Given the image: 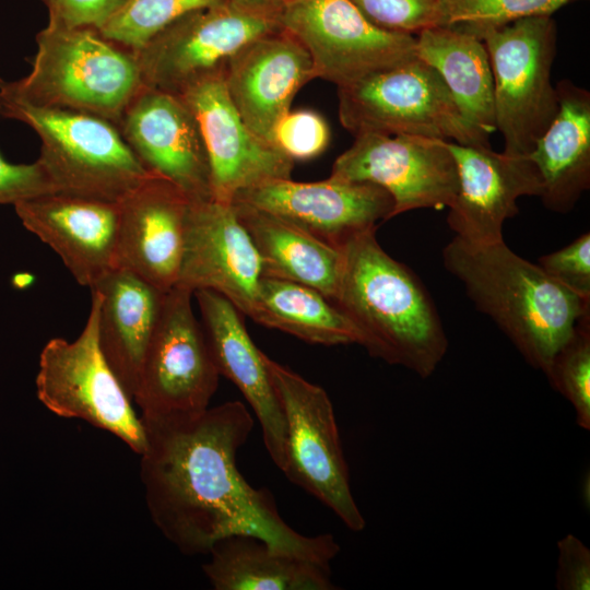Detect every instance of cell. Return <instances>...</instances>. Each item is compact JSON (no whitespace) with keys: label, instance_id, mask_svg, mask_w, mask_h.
I'll return each instance as SVG.
<instances>
[{"label":"cell","instance_id":"6da1fadb","mask_svg":"<svg viewBox=\"0 0 590 590\" xmlns=\"http://www.w3.org/2000/svg\"><path fill=\"white\" fill-rule=\"evenodd\" d=\"M146 447L140 475L150 516L181 553H209L219 540L253 534L281 552L330 564L340 552L331 534L303 535L280 516L268 489L237 469L253 418L240 401L193 417L142 418Z\"/></svg>","mask_w":590,"mask_h":590},{"label":"cell","instance_id":"7a4b0ae2","mask_svg":"<svg viewBox=\"0 0 590 590\" xmlns=\"http://www.w3.org/2000/svg\"><path fill=\"white\" fill-rule=\"evenodd\" d=\"M342 269L333 303L358 329L368 353L429 377L448 340L424 285L379 245L376 229L341 247Z\"/></svg>","mask_w":590,"mask_h":590},{"label":"cell","instance_id":"3957f363","mask_svg":"<svg viewBox=\"0 0 590 590\" xmlns=\"http://www.w3.org/2000/svg\"><path fill=\"white\" fill-rule=\"evenodd\" d=\"M447 271L479 310L508 337L530 366L546 370L590 300L567 290L503 240L470 245L455 237L444 249Z\"/></svg>","mask_w":590,"mask_h":590},{"label":"cell","instance_id":"277c9868","mask_svg":"<svg viewBox=\"0 0 590 590\" xmlns=\"http://www.w3.org/2000/svg\"><path fill=\"white\" fill-rule=\"evenodd\" d=\"M31 72L7 86L37 106L80 111L118 125L144 87L133 51L94 27L47 24L36 35Z\"/></svg>","mask_w":590,"mask_h":590},{"label":"cell","instance_id":"5b68a950","mask_svg":"<svg viewBox=\"0 0 590 590\" xmlns=\"http://www.w3.org/2000/svg\"><path fill=\"white\" fill-rule=\"evenodd\" d=\"M0 116L19 120L40 139L38 162L56 193L119 202L149 173L118 127L97 116L33 105L0 79Z\"/></svg>","mask_w":590,"mask_h":590},{"label":"cell","instance_id":"8992f818","mask_svg":"<svg viewBox=\"0 0 590 590\" xmlns=\"http://www.w3.org/2000/svg\"><path fill=\"white\" fill-rule=\"evenodd\" d=\"M452 26V25H451ZM480 37L494 79L496 130L504 153L529 156L558 111L551 72L556 52L552 16H531L502 25H455Z\"/></svg>","mask_w":590,"mask_h":590},{"label":"cell","instance_id":"52a82bcc","mask_svg":"<svg viewBox=\"0 0 590 590\" xmlns=\"http://www.w3.org/2000/svg\"><path fill=\"white\" fill-rule=\"evenodd\" d=\"M339 118L354 137L411 134L489 145L460 113L439 73L417 56L338 87Z\"/></svg>","mask_w":590,"mask_h":590},{"label":"cell","instance_id":"ba28073f","mask_svg":"<svg viewBox=\"0 0 590 590\" xmlns=\"http://www.w3.org/2000/svg\"><path fill=\"white\" fill-rule=\"evenodd\" d=\"M97 298L73 341L49 340L42 350L36 376L39 401L54 414L78 418L121 439L142 455L146 434L131 399L108 365L98 343Z\"/></svg>","mask_w":590,"mask_h":590},{"label":"cell","instance_id":"9c48e42d","mask_svg":"<svg viewBox=\"0 0 590 590\" xmlns=\"http://www.w3.org/2000/svg\"><path fill=\"white\" fill-rule=\"evenodd\" d=\"M264 362L285 420L281 471L331 509L350 530L362 531L366 522L351 491L349 468L327 392L266 354Z\"/></svg>","mask_w":590,"mask_h":590},{"label":"cell","instance_id":"30bf717a","mask_svg":"<svg viewBox=\"0 0 590 590\" xmlns=\"http://www.w3.org/2000/svg\"><path fill=\"white\" fill-rule=\"evenodd\" d=\"M278 12L222 1L181 15L134 51L144 86L179 95L200 81L224 76L244 45L281 27Z\"/></svg>","mask_w":590,"mask_h":590},{"label":"cell","instance_id":"8fae6325","mask_svg":"<svg viewBox=\"0 0 590 590\" xmlns=\"http://www.w3.org/2000/svg\"><path fill=\"white\" fill-rule=\"evenodd\" d=\"M192 295L179 286L165 294L133 397L142 418L198 416L217 389L220 374L193 314Z\"/></svg>","mask_w":590,"mask_h":590},{"label":"cell","instance_id":"7c38bea8","mask_svg":"<svg viewBox=\"0 0 590 590\" xmlns=\"http://www.w3.org/2000/svg\"><path fill=\"white\" fill-rule=\"evenodd\" d=\"M278 20L308 51L316 78L338 87L416 56L415 35L379 27L350 0H283Z\"/></svg>","mask_w":590,"mask_h":590},{"label":"cell","instance_id":"4fadbf2b","mask_svg":"<svg viewBox=\"0 0 590 590\" xmlns=\"http://www.w3.org/2000/svg\"><path fill=\"white\" fill-rule=\"evenodd\" d=\"M354 138L334 161L330 177L381 187L393 200L392 217L452 203L459 181L448 141L411 134L363 133Z\"/></svg>","mask_w":590,"mask_h":590},{"label":"cell","instance_id":"5bb4252c","mask_svg":"<svg viewBox=\"0 0 590 590\" xmlns=\"http://www.w3.org/2000/svg\"><path fill=\"white\" fill-rule=\"evenodd\" d=\"M117 127L149 173L169 180L191 201L213 199L202 132L179 96L144 86L125 109Z\"/></svg>","mask_w":590,"mask_h":590},{"label":"cell","instance_id":"9a60e30c","mask_svg":"<svg viewBox=\"0 0 590 590\" xmlns=\"http://www.w3.org/2000/svg\"><path fill=\"white\" fill-rule=\"evenodd\" d=\"M233 202L273 213L337 249L392 219L393 210L391 196L381 187L332 177L316 182L269 181L239 192Z\"/></svg>","mask_w":590,"mask_h":590},{"label":"cell","instance_id":"2e32d148","mask_svg":"<svg viewBox=\"0 0 590 590\" xmlns=\"http://www.w3.org/2000/svg\"><path fill=\"white\" fill-rule=\"evenodd\" d=\"M261 278L260 257L233 203L190 201L176 286L214 291L251 317Z\"/></svg>","mask_w":590,"mask_h":590},{"label":"cell","instance_id":"e0dca14e","mask_svg":"<svg viewBox=\"0 0 590 590\" xmlns=\"http://www.w3.org/2000/svg\"><path fill=\"white\" fill-rule=\"evenodd\" d=\"M177 96L199 122L214 200L232 203L244 190L291 178L294 161L245 125L229 101L223 76L200 81Z\"/></svg>","mask_w":590,"mask_h":590},{"label":"cell","instance_id":"ac0fdd59","mask_svg":"<svg viewBox=\"0 0 590 590\" xmlns=\"http://www.w3.org/2000/svg\"><path fill=\"white\" fill-rule=\"evenodd\" d=\"M459 187L447 222L457 238L470 245L503 240V225L518 213L522 196H541L539 172L529 156L497 153L491 145L448 141Z\"/></svg>","mask_w":590,"mask_h":590},{"label":"cell","instance_id":"d6986e66","mask_svg":"<svg viewBox=\"0 0 590 590\" xmlns=\"http://www.w3.org/2000/svg\"><path fill=\"white\" fill-rule=\"evenodd\" d=\"M190 199L169 180L151 175L121 199L116 268L163 292L177 284Z\"/></svg>","mask_w":590,"mask_h":590},{"label":"cell","instance_id":"ffe728a7","mask_svg":"<svg viewBox=\"0 0 590 590\" xmlns=\"http://www.w3.org/2000/svg\"><path fill=\"white\" fill-rule=\"evenodd\" d=\"M312 79L316 74L308 51L282 27L244 45L223 76L229 101L245 125L271 144L275 125Z\"/></svg>","mask_w":590,"mask_h":590},{"label":"cell","instance_id":"44dd1931","mask_svg":"<svg viewBox=\"0 0 590 590\" xmlns=\"http://www.w3.org/2000/svg\"><path fill=\"white\" fill-rule=\"evenodd\" d=\"M14 209L23 226L60 257L80 285L91 290L116 268L118 202L46 193Z\"/></svg>","mask_w":590,"mask_h":590},{"label":"cell","instance_id":"7402d4cb","mask_svg":"<svg viewBox=\"0 0 590 590\" xmlns=\"http://www.w3.org/2000/svg\"><path fill=\"white\" fill-rule=\"evenodd\" d=\"M193 295L216 369L239 389L251 406L261 425L267 451L281 470L285 457V420L264 353L249 337L243 314L227 298L211 290H199Z\"/></svg>","mask_w":590,"mask_h":590},{"label":"cell","instance_id":"603a6c76","mask_svg":"<svg viewBox=\"0 0 590 590\" xmlns=\"http://www.w3.org/2000/svg\"><path fill=\"white\" fill-rule=\"evenodd\" d=\"M91 292L97 298L101 350L133 400L166 292L122 268L109 271Z\"/></svg>","mask_w":590,"mask_h":590},{"label":"cell","instance_id":"cb8c5ba5","mask_svg":"<svg viewBox=\"0 0 590 590\" xmlns=\"http://www.w3.org/2000/svg\"><path fill=\"white\" fill-rule=\"evenodd\" d=\"M555 86L558 111L529 158L541 178L543 204L566 213L590 187V93L569 80Z\"/></svg>","mask_w":590,"mask_h":590},{"label":"cell","instance_id":"d4e9b609","mask_svg":"<svg viewBox=\"0 0 590 590\" xmlns=\"http://www.w3.org/2000/svg\"><path fill=\"white\" fill-rule=\"evenodd\" d=\"M202 569L215 590H332L330 564L284 553L253 534L225 536Z\"/></svg>","mask_w":590,"mask_h":590},{"label":"cell","instance_id":"484cf974","mask_svg":"<svg viewBox=\"0 0 590 590\" xmlns=\"http://www.w3.org/2000/svg\"><path fill=\"white\" fill-rule=\"evenodd\" d=\"M261 260L262 276L312 287L333 302L342 252L288 221L243 202H232Z\"/></svg>","mask_w":590,"mask_h":590},{"label":"cell","instance_id":"4316f807","mask_svg":"<svg viewBox=\"0 0 590 590\" xmlns=\"http://www.w3.org/2000/svg\"><path fill=\"white\" fill-rule=\"evenodd\" d=\"M415 40L416 56L439 73L462 116L491 135L496 130L494 79L483 40L455 25L425 28Z\"/></svg>","mask_w":590,"mask_h":590},{"label":"cell","instance_id":"83f0119b","mask_svg":"<svg viewBox=\"0 0 590 590\" xmlns=\"http://www.w3.org/2000/svg\"><path fill=\"white\" fill-rule=\"evenodd\" d=\"M250 318L309 343L362 342L358 329L331 299L312 287L286 280L261 278Z\"/></svg>","mask_w":590,"mask_h":590},{"label":"cell","instance_id":"f1b7e54d","mask_svg":"<svg viewBox=\"0 0 590 590\" xmlns=\"http://www.w3.org/2000/svg\"><path fill=\"white\" fill-rule=\"evenodd\" d=\"M224 0H126L98 28L108 39L137 51L181 15Z\"/></svg>","mask_w":590,"mask_h":590},{"label":"cell","instance_id":"f546056e","mask_svg":"<svg viewBox=\"0 0 590 590\" xmlns=\"http://www.w3.org/2000/svg\"><path fill=\"white\" fill-rule=\"evenodd\" d=\"M550 385L569 401L576 424L590 429V314L583 316L571 334L553 355L544 371Z\"/></svg>","mask_w":590,"mask_h":590},{"label":"cell","instance_id":"4dcf8cb0","mask_svg":"<svg viewBox=\"0 0 590 590\" xmlns=\"http://www.w3.org/2000/svg\"><path fill=\"white\" fill-rule=\"evenodd\" d=\"M575 0H437V25H502L550 15Z\"/></svg>","mask_w":590,"mask_h":590},{"label":"cell","instance_id":"1f68e13d","mask_svg":"<svg viewBox=\"0 0 590 590\" xmlns=\"http://www.w3.org/2000/svg\"><path fill=\"white\" fill-rule=\"evenodd\" d=\"M330 129L322 116L310 109L288 110L275 125L273 144L291 160L314 158L328 148Z\"/></svg>","mask_w":590,"mask_h":590},{"label":"cell","instance_id":"d6a6232c","mask_svg":"<svg viewBox=\"0 0 590 590\" xmlns=\"http://www.w3.org/2000/svg\"><path fill=\"white\" fill-rule=\"evenodd\" d=\"M381 28L416 35L438 23L437 0H350Z\"/></svg>","mask_w":590,"mask_h":590},{"label":"cell","instance_id":"836d02e7","mask_svg":"<svg viewBox=\"0 0 590 590\" xmlns=\"http://www.w3.org/2000/svg\"><path fill=\"white\" fill-rule=\"evenodd\" d=\"M536 264L557 283L590 300L589 233H583L564 248L541 257Z\"/></svg>","mask_w":590,"mask_h":590},{"label":"cell","instance_id":"e575fe53","mask_svg":"<svg viewBox=\"0 0 590 590\" xmlns=\"http://www.w3.org/2000/svg\"><path fill=\"white\" fill-rule=\"evenodd\" d=\"M46 193H56L38 161L32 164H12L0 154V204L20 201Z\"/></svg>","mask_w":590,"mask_h":590},{"label":"cell","instance_id":"d590c367","mask_svg":"<svg viewBox=\"0 0 590 590\" xmlns=\"http://www.w3.org/2000/svg\"><path fill=\"white\" fill-rule=\"evenodd\" d=\"M48 24L99 28L126 0H42Z\"/></svg>","mask_w":590,"mask_h":590},{"label":"cell","instance_id":"8d00e7d4","mask_svg":"<svg viewBox=\"0 0 590 590\" xmlns=\"http://www.w3.org/2000/svg\"><path fill=\"white\" fill-rule=\"evenodd\" d=\"M558 557L555 586L558 590L590 589V550L568 533L557 542Z\"/></svg>","mask_w":590,"mask_h":590},{"label":"cell","instance_id":"74e56055","mask_svg":"<svg viewBox=\"0 0 590 590\" xmlns=\"http://www.w3.org/2000/svg\"><path fill=\"white\" fill-rule=\"evenodd\" d=\"M233 4L262 12H278L283 0H224Z\"/></svg>","mask_w":590,"mask_h":590}]
</instances>
